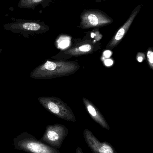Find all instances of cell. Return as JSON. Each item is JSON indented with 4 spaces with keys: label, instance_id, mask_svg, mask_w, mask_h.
<instances>
[{
    "label": "cell",
    "instance_id": "6da1fadb",
    "mask_svg": "<svg viewBox=\"0 0 153 153\" xmlns=\"http://www.w3.org/2000/svg\"><path fill=\"white\" fill-rule=\"evenodd\" d=\"M79 64L74 61H46L31 73L33 79H50L69 76L80 69Z\"/></svg>",
    "mask_w": 153,
    "mask_h": 153
},
{
    "label": "cell",
    "instance_id": "7a4b0ae2",
    "mask_svg": "<svg viewBox=\"0 0 153 153\" xmlns=\"http://www.w3.org/2000/svg\"><path fill=\"white\" fill-rule=\"evenodd\" d=\"M13 145L16 150L28 153H61L54 148L37 139L28 132L21 133L13 139Z\"/></svg>",
    "mask_w": 153,
    "mask_h": 153
},
{
    "label": "cell",
    "instance_id": "3957f363",
    "mask_svg": "<svg viewBox=\"0 0 153 153\" xmlns=\"http://www.w3.org/2000/svg\"><path fill=\"white\" fill-rule=\"evenodd\" d=\"M38 100L45 109L56 117L66 121L73 122L76 121L72 109L59 98L43 96L39 97Z\"/></svg>",
    "mask_w": 153,
    "mask_h": 153
},
{
    "label": "cell",
    "instance_id": "277c9868",
    "mask_svg": "<svg viewBox=\"0 0 153 153\" xmlns=\"http://www.w3.org/2000/svg\"><path fill=\"white\" fill-rule=\"evenodd\" d=\"M110 17L101 11L88 10L84 11L81 16L79 27L83 29L102 27L113 22Z\"/></svg>",
    "mask_w": 153,
    "mask_h": 153
},
{
    "label": "cell",
    "instance_id": "5b68a950",
    "mask_svg": "<svg viewBox=\"0 0 153 153\" xmlns=\"http://www.w3.org/2000/svg\"><path fill=\"white\" fill-rule=\"evenodd\" d=\"M68 134V129L61 124L49 125L40 139L41 141L54 148L60 149Z\"/></svg>",
    "mask_w": 153,
    "mask_h": 153
},
{
    "label": "cell",
    "instance_id": "8992f818",
    "mask_svg": "<svg viewBox=\"0 0 153 153\" xmlns=\"http://www.w3.org/2000/svg\"><path fill=\"white\" fill-rule=\"evenodd\" d=\"M83 135L86 144L93 153H117L111 144L100 142L89 129H84Z\"/></svg>",
    "mask_w": 153,
    "mask_h": 153
},
{
    "label": "cell",
    "instance_id": "52a82bcc",
    "mask_svg": "<svg viewBox=\"0 0 153 153\" xmlns=\"http://www.w3.org/2000/svg\"><path fill=\"white\" fill-rule=\"evenodd\" d=\"M141 7L140 5H138L134 10V11L131 13L129 19L125 22L123 26L120 27L118 31L116 33V35L113 37L111 40L109 42L106 48L107 49H113L115 48L122 40L124 36L125 35L133 23L134 19L136 17L138 13L140 11Z\"/></svg>",
    "mask_w": 153,
    "mask_h": 153
},
{
    "label": "cell",
    "instance_id": "ba28073f",
    "mask_svg": "<svg viewBox=\"0 0 153 153\" xmlns=\"http://www.w3.org/2000/svg\"><path fill=\"white\" fill-rule=\"evenodd\" d=\"M82 100L87 111L93 120L103 128L110 130V127L97 107L87 98H83Z\"/></svg>",
    "mask_w": 153,
    "mask_h": 153
},
{
    "label": "cell",
    "instance_id": "9c48e42d",
    "mask_svg": "<svg viewBox=\"0 0 153 153\" xmlns=\"http://www.w3.org/2000/svg\"><path fill=\"white\" fill-rule=\"evenodd\" d=\"M97 48L92 43L82 42L65 51L64 53L71 56H77L92 53Z\"/></svg>",
    "mask_w": 153,
    "mask_h": 153
},
{
    "label": "cell",
    "instance_id": "30bf717a",
    "mask_svg": "<svg viewBox=\"0 0 153 153\" xmlns=\"http://www.w3.org/2000/svg\"><path fill=\"white\" fill-rule=\"evenodd\" d=\"M41 28V26L37 23L35 22H26L22 24L21 29L35 32L40 30Z\"/></svg>",
    "mask_w": 153,
    "mask_h": 153
},
{
    "label": "cell",
    "instance_id": "8fae6325",
    "mask_svg": "<svg viewBox=\"0 0 153 153\" xmlns=\"http://www.w3.org/2000/svg\"><path fill=\"white\" fill-rule=\"evenodd\" d=\"M147 61L149 66L151 67L152 70H153V52L152 49L149 48L147 51Z\"/></svg>",
    "mask_w": 153,
    "mask_h": 153
},
{
    "label": "cell",
    "instance_id": "7c38bea8",
    "mask_svg": "<svg viewBox=\"0 0 153 153\" xmlns=\"http://www.w3.org/2000/svg\"><path fill=\"white\" fill-rule=\"evenodd\" d=\"M145 55L143 53H138L137 56V60L139 62H142L143 61Z\"/></svg>",
    "mask_w": 153,
    "mask_h": 153
},
{
    "label": "cell",
    "instance_id": "4fadbf2b",
    "mask_svg": "<svg viewBox=\"0 0 153 153\" xmlns=\"http://www.w3.org/2000/svg\"><path fill=\"white\" fill-rule=\"evenodd\" d=\"M75 153H84L82 150L79 146H77L75 149Z\"/></svg>",
    "mask_w": 153,
    "mask_h": 153
},
{
    "label": "cell",
    "instance_id": "5bb4252c",
    "mask_svg": "<svg viewBox=\"0 0 153 153\" xmlns=\"http://www.w3.org/2000/svg\"><path fill=\"white\" fill-rule=\"evenodd\" d=\"M35 3L39 2L41 1L42 0H32Z\"/></svg>",
    "mask_w": 153,
    "mask_h": 153
},
{
    "label": "cell",
    "instance_id": "9a60e30c",
    "mask_svg": "<svg viewBox=\"0 0 153 153\" xmlns=\"http://www.w3.org/2000/svg\"><path fill=\"white\" fill-rule=\"evenodd\" d=\"M2 52V51L1 49H0V53H1Z\"/></svg>",
    "mask_w": 153,
    "mask_h": 153
},
{
    "label": "cell",
    "instance_id": "2e32d148",
    "mask_svg": "<svg viewBox=\"0 0 153 153\" xmlns=\"http://www.w3.org/2000/svg\"><path fill=\"white\" fill-rule=\"evenodd\" d=\"M98 1V0H97ZM99 1H102V0H98Z\"/></svg>",
    "mask_w": 153,
    "mask_h": 153
}]
</instances>
